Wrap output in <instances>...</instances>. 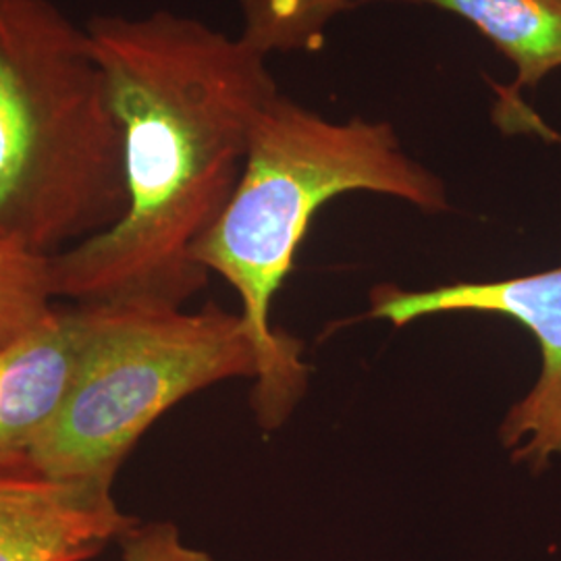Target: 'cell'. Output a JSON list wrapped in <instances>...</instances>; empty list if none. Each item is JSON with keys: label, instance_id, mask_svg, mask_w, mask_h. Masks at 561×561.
I'll use <instances>...</instances> for the list:
<instances>
[{"label": "cell", "instance_id": "obj_11", "mask_svg": "<svg viewBox=\"0 0 561 561\" xmlns=\"http://www.w3.org/2000/svg\"><path fill=\"white\" fill-rule=\"evenodd\" d=\"M121 561H215L206 551L183 541L173 522H136L123 533Z\"/></svg>", "mask_w": 561, "mask_h": 561}, {"label": "cell", "instance_id": "obj_3", "mask_svg": "<svg viewBox=\"0 0 561 561\" xmlns=\"http://www.w3.org/2000/svg\"><path fill=\"white\" fill-rule=\"evenodd\" d=\"M121 127L85 27L0 0V241L57 254L119 219Z\"/></svg>", "mask_w": 561, "mask_h": 561}, {"label": "cell", "instance_id": "obj_8", "mask_svg": "<svg viewBox=\"0 0 561 561\" xmlns=\"http://www.w3.org/2000/svg\"><path fill=\"white\" fill-rule=\"evenodd\" d=\"M426 4L468 21L516 67V80L500 85L510 96L537 88L561 67V0H358Z\"/></svg>", "mask_w": 561, "mask_h": 561}, {"label": "cell", "instance_id": "obj_7", "mask_svg": "<svg viewBox=\"0 0 561 561\" xmlns=\"http://www.w3.org/2000/svg\"><path fill=\"white\" fill-rule=\"evenodd\" d=\"M80 347L76 304L55 308L32 333L0 350V466L27 461L69 391Z\"/></svg>", "mask_w": 561, "mask_h": 561}, {"label": "cell", "instance_id": "obj_6", "mask_svg": "<svg viewBox=\"0 0 561 561\" xmlns=\"http://www.w3.org/2000/svg\"><path fill=\"white\" fill-rule=\"evenodd\" d=\"M136 522L113 489L0 466V561L92 560Z\"/></svg>", "mask_w": 561, "mask_h": 561}, {"label": "cell", "instance_id": "obj_2", "mask_svg": "<svg viewBox=\"0 0 561 561\" xmlns=\"http://www.w3.org/2000/svg\"><path fill=\"white\" fill-rule=\"evenodd\" d=\"M347 192L391 196L428 215L451 208L442 178L403 150L391 123L327 119L277 92L252 121L231 201L194 252L240 296L259 356L250 403L264 431L291 416L310 375L300 340L273 327V300L317 213Z\"/></svg>", "mask_w": 561, "mask_h": 561}, {"label": "cell", "instance_id": "obj_1", "mask_svg": "<svg viewBox=\"0 0 561 561\" xmlns=\"http://www.w3.org/2000/svg\"><path fill=\"white\" fill-rule=\"evenodd\" d=\"M119 121L127 204L50 256L57 298L183 308L210 273L194 252L240 181L248 134L279 92L268 59L204 21L154 11L85 25Z\"/></svg>", "mask_w": 561, "mask_h": 561}, {"label": "cell", "instance_id": "obj_12", "mask_svg": "<svg viewBox=\"0 0 561 561\" xmlns=\"http://www.w3.org/2000/svg\"><path fill=\"white\" fill-rule=\"evenodd\" d=\"M522 131H533V134H537V136H541L545 140L549 141H560L561 136L558 131H553L551 127H547L545 123H542L537 115H535V111L533 108H526L524 113H522Z\"/></svg>", "mask_w": 561, "mask_h": 561}, {"label": "cell", "instance_id": "obj_9", "mask_svg": "<svg viewBox=\"0 0 561 561\" xmlns=\"http://www.w3.org/2000/svg\"><path fill=\"white\" fill-rule=\"evenodd\" d=\"M358 0H236L240 9L241 41L262 57L317 53L329 23Z\"/></svg>", "mask_w": 561, "mask_h": 561}, {"label": "cell", "instance_id": "obj_10", "mask_svg": "<svg viewBox=\"0 0 561 561\" xmlns=\"http://www.w3.org/2000/svg\"><path fill=\"white\" fill-rule=\"evenodd\" d=\"M50 256L0 241V350L46 321L55 306Z\"/></svg>", "mask_w": 561, "mask_h": 561}, {"label": "cell", "instance_id": "obj_4", "mask_svg": "<svg viewBox=\"0 0 561 561\" xmlns=\"http://www.w3.org/2000/svg\"><path fill=\"white\" fill-rule=\"evenodd\" d=\"M80 360L57 416L27 463L60 481L113 489L141 435L180 401L229 379H256L259 356L240 312L78 304Z\"/></svg>", "mask_w": 561, "mask_h": 561}, {"label": "cell", "instance_id": "obj_5", "mask_svg": "<svg viewBox=\"0 0 561 561\" xmlns=\"http://www.w3.org/2000/svg\"><path fill=\"white\" fill-rule=\"evenodd\" d=\"M445 312L502 314L524 324L541 347L539 381L505 414L500 439L512 460L535 472L561 454V266L484 283H451L405 291L391 283L370 291V319L396 327Z\"/></svg>", "mask_w": 561, "mask_h": 561}]
</instances>
